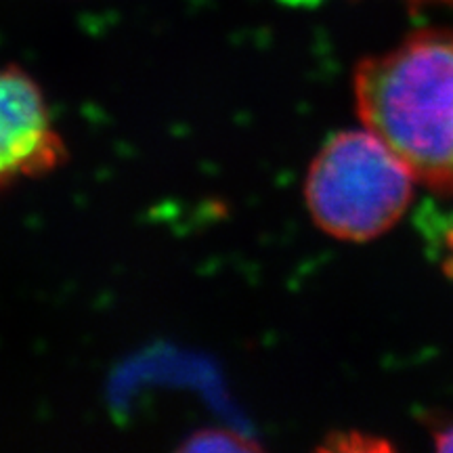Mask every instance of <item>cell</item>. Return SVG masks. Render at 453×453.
<instances>
[{
	"label": "cell",
	"instance_id": "6da1fadb",
	"mask_svg": "<svg viewBox=\"0 0 453 453\" xmlns=\"http://www.w3.org/2000/svg\"><path fill=\"white\" fill-rule=\"evenodd\" d=\"M357 110L413 179L453 191V32L424 30L361 61Z\"/></svg>",
	"mask_w": 453,
	"mask_h": 453
},
{
	"label": "cell",
	"instance_id": "7a4b0ae2",
	"mask_svg": "<svg viewBox=\"0 0 453 453\" xmlns=\"http://www.w3.org/2000/svg\"><path fill=\"white\" fill-rule=\"evenodd\" d=\"M413 174L372 130L327 141L311 164L304 200L315 223L338 240L367 242L388 231L411 200Z\"/></svg>",
	"mask_w": 453,
	"mask_h": 453
},
{
	"label": "cell",
	"instance_id": "3957f363",
	"mask_svg": "<svg viewBox=\"0 0 453 453\" xmlns=\"http://www.w3.org/2000/svg\"><path fill=\"white\" fill-rule=\"evenodd\" d=\"M65 160V145L38 84L19 67L0 70V187L36 179Z\"/></svg>",
	"mask_w": 453,
	"mask_h": 453
},
{
	"label": "cell",
	"instance_id": "277c9868",
	"mask_svg": "<svg viewBox=\"0 0 453 453\" xmlns=\"http://www.w3.org/2000/svg\"><path fill=\"white\" fill-rule=\"evenodd\" d=\"M187 451H252L257 445L226 430H202L183 445Z\"/></svg>",
	"mask_w": 453,
	"mask_h": 453
},
{
	"label": "cell",
	"instance_id": "5b68a950",
	"mask_svg": "<svg viewBox=\"0 0 453 453\" xmlns=\"http://www.w3.org/2000/svg\"><path fill=\"white\" fill-rule=\"evenodd\" d=\"M434 447L441 451H453V424L434 434Z\"/></svg>",
	"mask_w": 453,
	"mask_h": 453
},
{
	"label": "cell",
	"instance_id": "8992f818",
	"mask_svg": "<svg viewBox=\"0 0 453 453\" xmlns=\"http://www.w3.org/2000/svg\"><path fill=\"white\" fill-rule=\"evenodd\" d=\"M445 269L447 273L453 277V226L447 234V258H445Z\"/></svg>",
	"mask_w": 453,
	"mask_h": 453
},
{
	"label": "cell",
	"instance_id": "52a82bcc",
	"mask_svg": "<svg viewBox=\"0 0 453 453\" xmlns=\"http://www.w3.org/2000/svg\"><path fill=\"white\" fill-rule=\"evenodd\" d=\"M451 3H453V0H451Z\"/></svg>",
	"mask_w": 453,
	"mask_h": 453
}]
</instances>
